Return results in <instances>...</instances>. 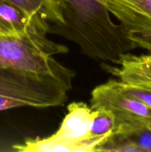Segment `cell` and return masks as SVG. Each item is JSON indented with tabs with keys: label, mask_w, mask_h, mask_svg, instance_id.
Instances as JSON below:
<instances>
[{
	"label": "cell",
	"mask_w": 151,
	"mask_h": 152,
	"mask_svg": "<svg viewBox=\"0 0 151 152\" xmlns=\"http://www.w3.org/2000/svg\"><path fill=\"white\" fill-rule=\"evenodd\" d=\"M68 52L43 34L0 37V111L63 105L74 76L55 56Z\"/></svg>",
	"instance_id": "1"
},
{
	"label": "cell",
	"mask_w": 151,
	"mask_h": 152,
	"mask_svg": "<svg viewBox=\"0 0 151 152\" xmlns=\"http://www.w3.org/2000/svg\"><path fill=\"white\" fill-rule=\"evenodd\" d=\"M90 103L93 109L104 108L112 113L115 122L113 135L126 136L151 126V108L121 91L115 80L96 86L91 92Z\"/></svg>",
	"instance_id": "2"
},
{
	"label": "cell",
	"mask_w": 151,
	"mask_h": 152,
	"mask_svg": "<svg viewBox=\"0 0 151 152\" xmlns=\"http://www.w3.org/2000/svg\"><path fill=\"white\" fill-rule=\"evenodd\" d=\"M97 111L82 102H73L53 136L62 142L66 151H97L107 142L101 138L90 137Z\"/></svg>",
	"instance_id": "3"
},
{
	"label": "cell",
	"mask_w": 151,
	"mask_h": 152,
	"mask_svg": "<svg viewBox=\"0 0 151 152\" xmlns=\"http://www.w3.org/2000/svg\"><path fill=\"white\" fill-rule=\"evenodd\" d=\"M102 68L117 80L141 88L151 91V54L121 53L113 62H102Z\"/></svg>",
	"instance_id": "4"
},
{
	"label": "cell",
	"mask_w": 151,
	"mask_h": 152,
	"mask_svg": "<svg viewBox=\"0 0 151 152\" xmlns=\"http://www.w3.org/2000/svg\"><path fill=\"white\" fill-rule=\"evenodd\" d=\"M124 33L151 28V0H99Z\"/></svg>",
	"instance_id": "5"
},
{
	"label": "cell",
	"mask_w": 151,
	"mask_h": 152,
	"mask_svg": "<svg viewBox=\"0 0 151 152\" xmlns=\"http://www.w3.org/2000/svg\"><path fill=\"white\" fill-rule=\"evenodd\" d=\"M22 10L36 26L47 35L65 24L62 10L56 0H4Z\"/></svg>",
	"instance_id": "6"
},
{
	"label": "cell",
	"mask_w": 151,
	"mask_h": 152,
	"mask_svg": "<svg viewBox=\"0 0 151 152\" xmlns=\"http://www.w3.org/2000/svg\"><path fill=\"white\" fill-rule=\"evenodd\" d=\"M0 16L13 27L21 37L30 33L46 35L36 26L35 24L22 10L4 0H0Z\"/></svg>",
	"instance_id": "7"
},
{
	"label": "cell",
	"mask_w": 151,
	"mask_h": 152,
	"mask_svg": "<svg viewBox=\"0 0 151 152\" xmlns=\"http://www.w3.org/2000/svg\"><path fill=\"white\" fill-rule=\"evenodd\" d=\"M97 111L90 131V137L101 138L106 141L113 135L115 129V118L110 111L104 108Z\"/></svg>",
	"instance_id": "8"
},
{
	"label": "cell",
	"mask_w": 151,
	"mask_h": 152,
	"mask_svg": "<svg viewBox=\"0 0 151 152\" xmlns=\"http://www.w3.org/2000/svg\"><path fill=\"white\" fill-rule=\"evenodd\" d=\"M115 83L117 87L121 91L140 101L145 105L151 108V91L130 86L118 80H115Z\"/></svg>",
	"instance_id": "9"
},
{
	"label": "cell",
	"mask_w": 151,
	"mask_h": 152,
	"mask_svg": "<svg viewBox=\"0 0 151 152\" xmlns=\"http://www.w3.org/2000/svg\"><path fill=\"white\" fill-rule=\"evenodd\" d=\"M123 137L137 145L142 152H151V126L137 129Z\"/></svg>",
	"instance_id": "10"
},
{
	"label": "cell",
	"mask_w": 151,
	"mask_h": 152,
	"mask_svg": "<svg viewBox=\"0 0 151 152\" xmlns=\"http://www.w3.org/2000/svg\"><path fill=\"white\" fill-rule=\"evenodd\" d=\"M127 37L135 47L147 50L151 53V28L127 34Z\"/></svg>",
	"instance_id": "11"
},
{
	"label": "cell",
	"mask_w": 151,
	"mask_h": 152,
	"mask_svg": "<svg viewBox=\"0 0 151 152\" xmlns=\"http://www.w3.org/2000/svg\"><path fill=\"white\" fill-rule=\"evenodd\" d=\"M0 37H22L18 33L0 16Z\"/></svg>",
	"instance_id": "12"
}]
</instances>
